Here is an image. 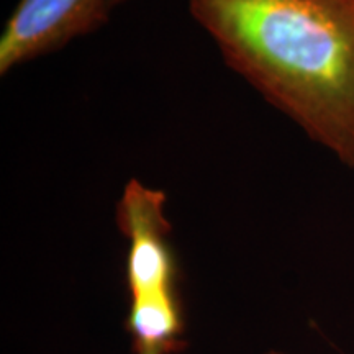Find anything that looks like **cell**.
I'll use <instances>...</instances> for the list:
<instances>
[{
  "label": "cell",
  "mask_w": 354,
  "mask_h": 354,
  "mask_svg": "<svg viewBox=\"0 0 354 354\" xmlns=\"http://www.w3.org/2000/svg\"><path fill=\"white\" fill-rule=\"evenodd\" d=\"M234 73L354 169V0H189Z\"/></svg>",
  "instance_id": "1"
},
{
  "label": "cell",
  "mask_w": 354,
  "mask_h": 354,
  "mask_svg": "<svg viewBox=\"0 0 354 354\" xmlns=\"http://www.w3.org/2000/svg\"><path fill=\"white\" fill-rule=\"evenodd\" d=\"M117 225L128 241L125 284L130 307L125 330L133 354L183 353L187 348L185 317L166 194L130 180L117 205Z\"/></svg>",
  "instance_id": "2"
},
{
  "label": "cell",
  "mask_w": 354,
  "mask_h": 354,
  "mask_svg": "<svg viewBox=\"0 0 354 354\" xmlns=\"http://www.w3.org/2000/svg\"><path fill=\"white\" fill-rule=\"evenodd\" d=\"M110 12V0H20L0 37V74L95 32Z\"/></svg>",
  "instance_id": "3"
},
{
  "label": "cell",
  "mask_w": 354,
  "mask_h": 354,
  "mask_svg": "<svg viewBox=\"0 0 354 354\" xmlns=\"http://www.w3.org/2000/svg\"><path fill=\"white\" fill-rule=\"evenodd\" d=\"M125 2H128V0H110V8L122 6V3H125Z\"/></svg>",
  "instance_id": "4"
},
{
  "label": "cell",
  "mask_w": 354,
  "mask_h": 354,
  "mask_svg": "<svg viewBox=\"0 0 354 354\" xmlns=\"http://www.w3.org/2000/svg\"><path fill=\"white\" fill-rule=\"evenodd\" d=\"M266 354H286V353H279V351H269V353H266Z\"/></svg>",
  "instance_id": "5"
}]
</instances>
